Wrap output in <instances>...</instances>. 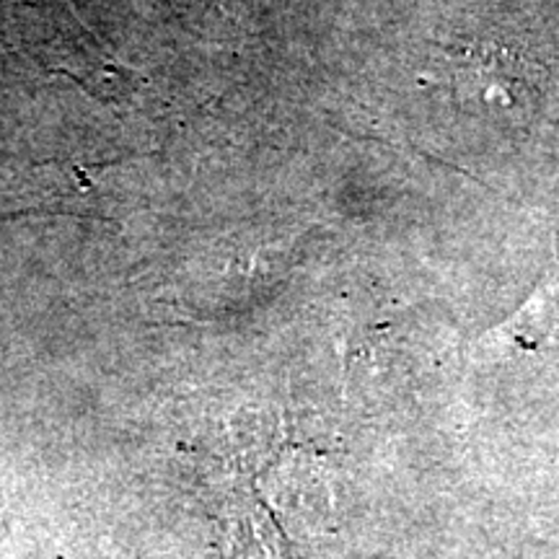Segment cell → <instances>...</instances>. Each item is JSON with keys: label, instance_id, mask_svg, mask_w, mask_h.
Here are the masks:
<instances>
[{"label": "cell", "instance_id": "6da1fadb", "mask_svg": "<svg viewBox=\"0 0 559 559\" xmlns=\"http://www.w3.org/2000/svg\"><path fill=\"white\" fill-rule=\"evenodd\" d=\"M443 75L461 109L489 120H526L539 107L547 70L526 47L500 34L438 45Z\"/></svg>", "mask_w": 559, "mask_h": 559}, {"label": "cell", "instance_id": "7a4b0ae2", "mask_svg": "<svg viewBox=\"0 0 559 559\" xmlns=\"http://www.w3.org/2000/svg\"><path fill=\"white\" fill-rule=\"evenodd\" d=\"M81 179L60 164L0 166V221L37 210H60L62 202L79 198Z\"/></svg>", "mask_w": 559, "mask_h": 559}]
</instances>
